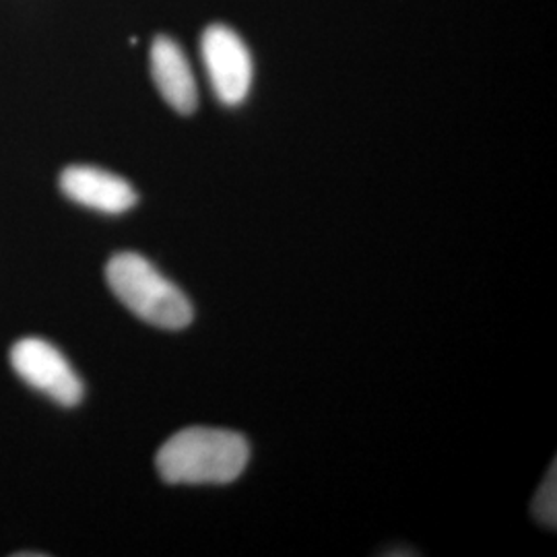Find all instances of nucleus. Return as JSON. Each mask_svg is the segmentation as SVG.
<instances>
[{
  "instance_id": "nucleus-1",
  "label": "nucleus",
  "mask_w": 557,
  "mask_h": 557,
  "mask_svg": "<svg viewBox=\"0 0 557 557\" xmlns=\"http://www.w3.org/2000/svg\"><path fill=\"white\" fill-rule=\"evenodd\" d=\"M248 460L250 444L238 432L188 428L161 446L156 467L172 485H225L244 473Z\"/></svg>"
},
{
  "instance_id": "nucleus-2",
  "label": "nucleus",
  "mask_w": 557,
  "mask_h": 557,
  "mask_svg": "<svg viewBox=\"0 0 557 557\" xmlns=\"http://www.w3.org/2000/svg\"><path fill=\"white\" fill-rule=\"evenodd\" d=\"M106 278L114 296L135 317L158 329L180 331L195 319L190 299L137 252L112 257L106 267Z\"/></svg>"
},
{
  "instance_id": "nucleus-3",
  "label": "nucleus",
  "mask_w": 557,
  "mask_h": 557,
  "mask_svg": "<svg viewBox=\"0 0 557 557\" xmlns=\"http://www.w3.org/2000/svg\"><path fill=\"white\" fill-rule=\"evenodd\" d=\"M200 57L211 87L223 106H239L255 79V62L246 41L227 25H209L200 38Z\"/></svg>"
},
{
  "instance_id": "nucleus-4",
  "label": "nucleus",
  "mask_w": 557,
  "mask_h": 557,
  "mask_svg": "<svg viewBox=\"0 0 557 557\" xmlns=\"http://www.w3.org/2000/svg\"><path fill=\"white\" fill-rule=\"evenodd\" d=\"M11 363L17 376L29 386L54 398L64 407H73L83 398V382L59 349L38 337L21 338L11 349Z\"/></svg>"
},
{
  "instance_id": "nucleus-5",
  "label": "nucleus",
  "mask_w": 557,
  "mask_h": 557,
  "mask_svg": "<svg viewBox=\"0 0 557 557\" xmlns=\"http://www.w3.org/2000/svg\"><path fill=\"white\" fill-rule=\"evenodd\" d=\"M66 199L106 215H122L137 205L135 188L124 178L94 165H71L60 174Z\"/></svg>"
},
{
  "instance_id": "nucleus-6",
  "label": "nucleus",
  "mask_w": 557,
  "mask_h": 557,
  "mask_svg": "<svg viewBox=\"0 0 557 557\" xmlns=\"http://www.w3.org/2000/svg\"><path fill=\"white\" fill-rule=\"evenodd\" d=\"M149 62L161 98L182 116H190L199 106V87L178 41L158 36L151 44Z\"/></svg>"
},
{
  "instance_id": "nucleus-7",
  "label": "nucleus",
  "mask_w": 557,
  "mask_h": 557,
  "mask_svg": "<svg viewBox=\"0 0 557 557\" xmlns=\"http://www.w3.org/2000/svg\"><path fill=\"white\" fill-rule=\"evenodd\" d=\"M556 465H552V471L539 487L537 496L533 502V515L541 524L556 529L557 522V478Z\"/></svg>"
}]
</instances>
